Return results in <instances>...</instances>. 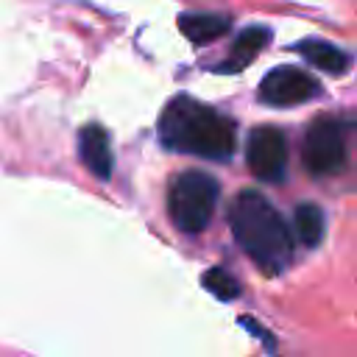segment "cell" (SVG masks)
Returning a JSON list of instances; mask_svg holds the SVG:
<instances>
[{"label": "cell", "mask_w": 357, "mask_h": 357, "mask_svg": "<svg viewBox=\"0 0 357 357\" xmlns=\"http://www.w3.org/2000/svg\"><path fill=\"white\" fill-rule=\"evenodd\" d=\"M229 226L243 251L268 271H282L293 254V234L273 204L257 190H243L229 206Z\"/></svg>", "instance_id": "obj_2"}, {"label": "cell", "mask_w": 357, "mask_h": 357, "mask_svg": "<svg viewBox=\"0 0 357 357\" xmlns=\"http://www.w3.org/2000/svg\"><path fill=\"white\" fill-rule=\"evenodd\" d=\"M159 134L167 148L204 159L223 162L234 151V123L192 98H176L165 106Z\"/></svg>", "instance_id": "obj_1"}, {"label": "cell", "mask_w": 357, "mask_h": 357, "mask_svg": "<svg viewBox=\"0 0 357 357\" xmlns=\"http://www.w3.org/2000/svg\"><path fill=\"white\" fill-rule=\"evenodd\" d=\"M265 42H268V28H245V31L234 39L231 53H229V59L220 64V70H223V73H234V70L248 67L251 59L262 50Z\"/></svg>", "instance_id": "obj_9"}, {"label": "cell", "mask_w": 357, "mask_h": 357, "mask_svg": "<svg viewBox=\"0 0 357 357\" xmlns=\"http://www.w3.org/2000/svg\"><path fill=\"white\" fill-rule=\"evenodd\" d=\"M248 170L262 181H282L287 170V139L273 126H259L251 131L245 145Z\"/></svg>", "instance_id": "obj_5"}, {"label": "cell", "mask_w": 357, "mask_h": 357, "mask_svg": "<svg viewBox=\"0 0 357 357\" xmlns=\"http://www.w3.org/2000/svg\"><path fill=\"white\" fill-rule=\"evenodd\" d=\"M218 195H220V187L209 173L204 170L178 173L167 190L170 220L181 231H204L206 223L212 220Z\"/></svg>", "instance_id": "obj_3"}, {"label": "cell", "mask_w": 357, "mask_h": 357, "mask_svg": "<svg viewBox=\"0 0 357 357\" xmlns=\"http://www.w3.org/2000/svg\"><path fill=\"white\" fill-rule=\"evenodd\" d=\"M229 25H231V20L223 17V14H215V11H187V14L178 17L181 33L190 42H195V45H204V42L218 39L220 33L229 31Z\"/></svg>", "instance_id": "obj_8"}, {"label": "cell", "mask_w": 357, "mask_h": 357, "mask_svg": "<svg viewBox=\"0 0 357 357\" xmlns=\"http://www.w3.org/2000/svg\"><path fill=\"white\" fill-rule=\"evenodd\" d=\"M293 229H296V237L301 240V245L315 248L321 243V237H324V212L315 204L296 206V212H293Z\"/></svg>", "instance_id": "obj_11"}, {"label": "cell", "mask_w": 357, "mask_h": 357, "mask_svg": "<svg viewBox=\"0 0 357 357\" xmlns=\"http://www.w3.org/2000/svg\"><path fill=\"white\" fill-rule=\"evenodd\" d=\"M321 92L318 81L298 67H276L259 84V98L268 106H296Z\"/></svg>", "instance_id": "obj_6"}, {"label": "cell", "mask_w": 357, "mask_h": 357, "mask_svg": "<svg viewBox=\"0 0 357 357\" xmlns=\"http://www.w3.org/2000/svg\"><path fill=\"white\" fill-rule=\"evenodd\" d=\"M304 167L315 176H332L346 165L343 126L335 117H318L310 123L301 145Z\"/></svg>", "instance_id": "obj_4"}, {"label": "cell", "mask_w": 357, "mask_h": 357, "mask_svg": "<svg viewBox=\"0 0 357 357\" xmlns=\"http://www.w3.org/2000/svg\"><path fill=\"white\" fill-rule=\"evenodd\" d=\"M204 284H206L218 298H223V301H229V298H234V296L240 293V284L234 282V276H229V273L220 271V268L206 271V273H204Z\"/></svg>", "instance_id": "obj_12"}, {"label": "cell", "mask_w": 357, "mask_h": 357, "mask_svg": "<svg viewBox=\"0 0 357 357\" xmlns=\"http://www.w3.org/2000/svg\"><path fill=\"white\" fill-rule=\"evenodd\" d=\"M296 47H298V53H301L310 64H315V67H321V70H326V73H343V70L349 67V56H346L343 50H337L335 45H329V42L304 39V42H298Z\"/></svg>", "instance_id": "obj_10"}, {"label": "cell", "mask_w": 357, "mask_h": 357, "mask_svg": "<svg viewBox=\"0 0 357 357\" xmlns=\"http://www.w3.org/2000/svg\"><path fill=\"white\" fill-rule=\"evenodd\" d=\"M78 148H81V159L86 165V170L98 178H109L112 176V142L109 134L100 126H86L78 137Z\"/></svg>", "instance_id": "obj_7"}]
</instances>
